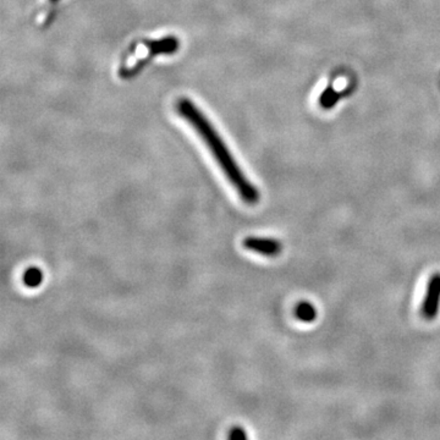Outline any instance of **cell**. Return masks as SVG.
Instances as JSON below:
<instances>
[{
  "label": "cell",
  "mask_w": 440,
  "mask_h": 440,
  "mask_svg": "<svg viewBox=\"0 0 440 440\" xmlns=\"http://www.w3.org/2000/svg\"><path fill=\"white\" fill-rule=\"evenodd\" d=\"M174 111L180 116V119L187 122L190 129L199 136L209 155H212V158L218 164L219 169L222 170V174L225 175L232 187L236 190L240 199L245 204L256 206L261 199L260 191L247 179L246 175L243 174L240 165L234 158L232 150H229L222 139V134L213 125L207 114H204V111L199 107V104L190 97L181 96L175 99Z\"/></svg>",
  "instance_id": "6da1fadb"
},
{
  "label": "cell",
  "mask_w": 440,
  "mask_h": 440,
  "mask_svg": "<svg viewBox=\"0 0 440 440\" xmlns=\"http://www.w3.org/2000/svg\"><path fill=\"white\" fill-rule=\"evenodd\" d=\"M181 47V41L175 34L159 37H140L126 45L116 64V76L130 81L143 73L155 60L173 57Z\"/></svg>",
  "instance_id": "7a4b0ae2"
},
{
  "label": "cell",
  "mask_w": 440,
  "mask_h": 440,
  "mask_svg": "<svg viewBox=\"0 0 440 440\" xmlns=\"http://www.w3.org/2000/svg\"><path fill=\"white\" fill-rule=\"evenodd\" d=\"M355 88V80L351 73L346 71H338L332 75L328 83L325 85V91H322L318 102L322 109H332V106L341 99V97L351 94Z\"/></svg>",
  "instance_id": "3957f363"
},
{
  "label": "cell",
  "mask_w": 440,
  "mask_h": 440,
  "mask_svg": "<svg viewBox=\"0 0 440 440\" xmlns=\"http://www.w3.org/2000/svg\"><path fill=\"white\" fill-rule=\"evenodd\" d=\"M440 310V273H434L427 285L426 296L423 299L421 315L425 320H436Z\"/></svg>",
  "instance_id": "277c9868"
},
{
  "label": "cell",
  "mask_w": 440,
  "mask_h": 440,
  "mask_svg": "<svg viewBox=\"0 0 440 440\" xmlns=\"http://www.w3.org/2000/svg\"><path fill=\"white\" fill-rule=\"evenodd\" d=\"M243 247L248 251L256 252L266 257L279 256L283 251V245L279 240L268 237H247L243 240Z\"/></svg>",
  "instance_id": "5b68a950"
},
{
  "label": "cell",
  "mask_w": 440,
  "mask_h": 440,
  "mask_svg": "<svg viewBox=\"0 0 440 440\" xmlns=\"http://www.w3.org/2000/svg\"><path fill=\"white\" fill-rule=\"evenodd\" d=\"M63 0H41L34 11V22L41 29H48L52 26L58 15V9Z\"/></svg>",
  "instance_id": "8992f818"
},
{
  "label": "cell",
  "mask_w": 440,
  "mask_h": 440,
  "mask_svg": "<svg viewBox=\"0 0 440 440\" xmlns=\"http://www.w3.org/2000/svg\"><path fill=\"white\" fill-rule=\"evenodd\" d=\"M294 315L300 322L311 323L317 318V310L308 301H301L296 305Z\"/></svg>",
  "instance_id": "52a82bcc"
},
{
  "label": "cell",
  "mask_w": 440,
  "mask_h": 440,
  "mask_svg": "<svg viewBox=\"0 0 440 440\" xmlns=\"http://www.w3.org/2000/svg\"><path fill=\"white\" fill-rule=\"evenodd\" d=\"M43 271L37 267H29L24 271V276H22L24 286H27L29 289H36L41 286V284L43 283Z\"/></svg>",
  "instance_id": "ba28073f"
},
{
  "label": "cell",
  "mask_w": 440,
  "mask_h": 440,
  "mask_svg": "<svg viewBox=\"0 0 440 440\" xmlns=\"http://www.w3.org/2000/svg\"><path fill=\"white\" fill-rule=\"evenodd\" d=\"M229 439H246V431L241 427H232L229 432Z\"/></svg>",
  "instance_id": "9c48e42d"
}]
</instances>
